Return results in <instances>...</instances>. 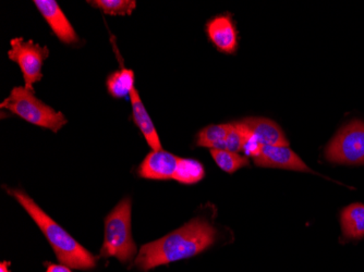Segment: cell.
<instances>
[{
	"mask_svg": "<svg viewBox=\"0 0 364 272\" xmlns=\"http://www.w3.org/2000/svg\"><path fill=\"white\" fill-rule=\"evenodd\" d=\"M216 230L205 219L196 218L154 242L143 245L136 259L143 271L161 265L191 259L212 246Z\"/></svg>",
	"mask_w": 364,
	"mask_h": 272,
	"instance_id": "cell-1",
	"label": "cell"
},
{
	"mask_svg": "<svg viewBox=\"0 0 364 272\" xmlns=\"http://www.w3.org/2000/svg\"><path fill=\"white\" fill-rule=\"evenodd\" d=\"M8 193L14 196L31 218L36 221L49 244L52 245L61 265L83 270L95 267L96 257L53 220L28 194L20 190H8Z\"/></svg>",
	"mask_w": 364,
	"mask_h": 272,
	"instance_id": "cell-2",
	"label": "cell"
},
{
	"mask_svg": "<svg viewBox=\"0 0 364 272\" xmlns=\"http://www.w3.org/2000/svg\"><path fill=\"white\" fill-rule=\"evenodd\" d=\"M131 206L130 198H124L106 217L101 256L116 257L122 263H128L136 256V243L131 232Z\"/></svg>",
	"mask_w": 364,
	"mask_h": 272,
	"instance_id": "cell-3",
	"label": "cell"
},
{
	"mask_svg": "<svg viewBox=\"0 0 364 272\" xmlns=\"http://www.w3.org/2000/svg\"><path fill=\"white\" fill-rule=\"evenodd\" d=\"M1 108L34 126L48 129L54 133L59 132L68 124L63 112L45 105L26 87H14L10 95L1 103Z\"/></svg>",
	"mask_w": 364,
	"mask_h": 272,
	"instance_id": "cell-4",
	"label": "cell"
},
{
	"mask_svg": "<svg viewBox=\"0 0 364 272\" xmlns=\"http://www.w3.org/2000/svg\"><path fill=\"white\" fill-rule=\"evenodd\" d=\"M327 161L341 165H364V122L353 120L335 135L325 149Z\"/></svg>",
	"mask_w": 364,
	"mask_h": 272,
	"instance_id": "cell-5",
	"label": "cell"
},
{
	"mask_svg": "<svg viewBox=\"0 0 364 272\" xmlns=\"http://www.w3.org/2000/svg\"><path fill=\"white\" fill-rule=\"evenodd\" d=\"M10 45L11 49L8 52V57L21 67L26 84L24 87L34 93V84L43 79V63L49 56L48 48L22 38H14Z\"/></svg>",
	"mask_w": 364,
	"mask_h": 272,
	"instance_id": "cell-6",
	"label": "cell"
},
{
	"mask_svg": "<svg viewBox=\"0 0 364 272\" xmlns=\"http://www.w3.org/2000/svg\"><path fill=\"white\" fill-rule=\"evenodd\" d=\"M253 161L259 167L311 173L310 168L288 146L263 145L259 154Z\"/></svg>",
	"mask_w": 364,
	"mask_h": 272,
	"instance_id": "cell-7",
	"label": "cell"
},
{
	"mask_svg": "<svg viewBox=\"0 0 364 272\" xmlns=\"http://www.w3.org/2000/svg\"><path fill=\"white\" fill-rule=\"evenodd\" d=\"M33 4L61 42L68 45L77 43L79 38L75 28L55 0H36Z\"/></svg>",
	"mask_w": 364,
	"mask_h": 272,
	"instance_id": "cell-8",
	"label": "cell"
},
{
	"mask_svg": "<svg viewBox=\"0 0 364 272\" xmlns=\"http://www.w3.org/2000/svg\"><path fill=\"white\" fill-rule=\"evenodd\" d=\"M179 158L169 151H153L145 157L139 167L138 173L144 179H173Z\"/></svg>",
	"mask_w": 364,
	"mask_h": 272,
	"instance_id": "cell-9",
	"label": "cell"
},
{
	"mask_svg": "<svg viewBox=\"0 0 364 272\" xmlns=\"http://www.w3.org/2000/svg\"><path fill=\"white\" fill-rule=\"evenodd\" d=\"M206 33L215 47L225 54H234L238 48V36L229 14L216 16L208 21Z\"/></svg>",
	"mask_w": 364,
	"mask_h": 272,
	"instance_id": "cell-10",
	"label": "cell"
},
{
	"mask_svg": "<svg viewBox=\"0 0 364 272\" xmlns=\"http://www.w3.org/2000/svg\"><path fill=\"white\" fill-rule=\"evenodd\" d=\"M249 134L257 138L261 145L269 146H288L287 138L275 122L264 118H247L240 121Z\"/></svg>",
	"mask_w": 364,
	"mask_h": 272,
	"instance_id": "cell-11",
	"label": "cell"
},
{
	"mask_svg": "<svg viewBox=\"0 0 364 272\" xmlns=\"http://www.w3.org/2000/svg\"><path fill=\"white\" fill-rule=\"evenodd\" d=\"M129 96H130L131 106H132V118H134V124L140 129L141 133L150 145L151 148L153 151H161L163 147H161L159 133L155 129L152 119L147 112L136 87H132Z\"/></svg>",
	"mask_w": 364,
	"mask_h": 272,
	"instance_id": "cell-12",
	"label": "cell"
},
{
	"mask_svg": "<svg viewBox=\"0 0 364 272\" xmlns=\"http://www.w3.org/2000/svg\"><path fill=\"white\" fill-rule=\"evenodd\" d=\"M341 224L346 240L364 237V204L355 202L341 210Z\"/></svg>",
	"mask_w": 364,
	"mask_h": 272,
	"instance_id": "cell-13",
	"label": "cell"
},
{
	"mask_svg": "<svg viewBox=\"0 0 364 272\" xmlns=\"http://www.w3.org/2000/svg\"><path fill=\"white\" fill-rule=\"evenodd\" d=\"M106 85H107L108 93L112 97H124V96L130 94L132 87H136L134 71L131 69H126L122 63V69L112 73L108 77Z\"/></svg>",
	"mask_w": 364,
	"mask_h": 272,
	"instance_id": "cell-14",
	"label": "cell"
},
{
	"mask_svg": "<svg viewBox=\"0 0 364 272\" xmlns=\"http://www.w3.org/2000/svg\"><path fill=\"white\" fill-rule=\"evenodd\" d=\"M230 126L231 124H212L202 129L198 132L196 144L210 149H225V141Z\"/></svg>",
	"mask_w": 364,
	"mask_h": 272,
	"instance_id": "cell-15",
	"label": "cell"
},
{
	"mask_svg": "<svg viewBox=\"0 0 364 272\" xmlns=\"http://www.w3.org/2000/svg\"><path fill=\"white\" fill-rule=\"evenodd\" d=\"M205 175V170L201 163L194 159H181L178 161L173 180L183 184H194L201 181Z\"/></svg>",
	"mask_w": 364,
	"mask_h": 272,
	"instance_id": "cell-16",
	"label": "cell"
},
{
	"mask_svg": "<svg viewBox=\"0 0 364 272\" xmlns=\"http://www.w3.org/2000/svg\"><path fill=\"white\" fill-rule=\"evenodd\" d=\"M210 155L216 165L227 173H236L241 168L249 165V159L247 157L226 149H210Z\"/></svg>",
	"mask_w": 364,
	"mask_h": 272,
	"instance_id": "cell-17",
	"label": "cell"
},
{
	"mask_svg": "<svg viewBox=\"0 0 364 272\" xmlns=\"http://www.w3.org/2000/svg\"><path fill=\"white\" fill-rule=\"evenodd\" d=\"M87 3L110 16H130L136 7L134 0H89Z\"/></svg>",
	"mask_w": 364,
	"mask_h": 272,
	"instance_id": "cell-18",
	"label": "cell"
},
{
	"mask_svg": "<svg viewBox=\"0 0 364 272\" xmlns=\"http://www.w3.org/2000/svg\"><path fill=\"white\" fill-rule=\"evenodd\" d=\"M247 138V130L243 128L240 121L232 122L228 135H227L226 141H225V149L239 154L240 151H243V146H245Z\"/></svg>",
	"mask_w": 364,
	"mask_h": 272,
	"instance_id": "cell-19",
	"label": "cell"
},
{
	"mask_svg": "<svg viewBox=\"0 0 364 272\" xmlns=\"http://www.w3.org/2000/svg\"><path fill=\"white\" fill-rule=\"evenodd\" d=\"M46 272H71L68 266L65 265H49Z\"/></svg>",
	"mask_w": 364,
	"mask_h": 272,
	"instance_id": "cell-20",
	"label": "cell"
},
{
	"mask_svg": "<svg viewBox=\"0 0 364 272\" xmlns=\"http://www.w3.org/2000/svg\"><path fill=\"white\" fill-rule=\"evenodd\" d=\"M8 265H9L8 263H1V265H0V272H9Z\"/></svg>",
	"mask_w": 364,
	"mask_h": 272,
	"instance_id": "cell-21",
	"label": "cell"
}]
</instances>
